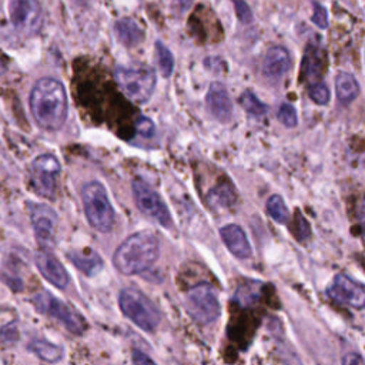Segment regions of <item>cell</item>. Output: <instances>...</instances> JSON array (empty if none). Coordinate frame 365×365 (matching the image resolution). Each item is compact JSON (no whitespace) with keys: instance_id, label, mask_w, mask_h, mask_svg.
<instances>
[{"instance_id":"cell-20","label":"cell","mask_w":365,"mask_h":365,"mask_svg":"<svg viewBox=\"0 0 365 365\" xmlns=\"http://www.w3.org/2000/svg\"><path fill=\"white\" fill-rule=\"evenodd\" d=\"M205 201L210 208L212 210H224L230 208L235 204L237 195L231 184L228 182H221L215 187H212L205 197Z\"/></svg>"},{"instance_id":"cell-13","label":"cell","mask_w":365,"mask_h":365,"mask_svg":"<svg viewBox=\"0 0 365 365\" xmlns=\"http://www.w3.org/2000/svg\"><path fill=\"white\" fill-rule=\"evenodd\" d=\"M289 68H291V57L288 50L282 46H275L267 51L262 60L261 73L265 80L275 84L282 80V77L288 73Z\"/></svg>"},{"instance_id":"cell-3","label":"cell","mask_w":365,"mask_h":365,"mask_svg":"<svg viewBox=\"0 0 365 365\" xmlns=\"http://www.w3.org/2000/svg\"><path fill=\"white\" fill-rule=\"evenodd\" d=\"M80 195L88 224L100 232L111 231L115 212L104 185L98 181H90L83 185Z\"/></svg>"},{"instance_id":"cell-8","label":"cell","mask_w":365,"mask_h":365,"mask_svg":"<svg viewBox=\"0 0 365 365\" xmlns=\"http://www.w3.org/2000/svg\"><path fill=\"white\" fill-rule=\"evenodd\" d=\"M60 170V163L53 154H41L36 157L30 165V184L33 190L40 197L48 200L54 198Z\"/></svg>"},{"instance_id":"cell-17","label":"cell","mask_w":365,"mask_h":365,"mask_svg":"<svg viewBox=\"0 0 365 365\" xmlns=\"http://www.w3.org/2000/svg\"><path fill=\"white\" fill-rule=\"evenodd\" d=\"M67 257L81 272H84L88 277L98 274L103 268L101 257L94 250L90 248L70 251Z\"/></svg>"},{"instance_id":"cell-28","label":"cell","mask_w":365,"mask_h":365,"mask_svg":"<svg viewBox=\"0 0 365 365\" xmlns=\"http://www.w3.org/2000/svg\"><path fill=\"white\" fill-rule=\"evenodd\" d=\"M237 13V17L241 23L248 24L252 21V10L250 9V6L247 4L245 0H231Z\"/></svg>"},{"instance_id":"cell-2","label":"cell","mask_w":365,"mask_h":365,"mask_svg":"<svg viewBox=\"0 0 365 365\" xmlns=\"http://www.w3.org/2000/svg\"><path fill=\"white\" fill-rule=\"evenodd\" d=\"M160 255V242L154 232L138 231L127 237L114 251L113 264L124 275L141 274L151 268Z\"/></svg>"},{"instance_id":"cell-34","label":"cell","mask_w":365,"mask_h":365,"mask_svg":"<svg viewBox=\"0 0 365 365\" xmlns=\"http://www.w3.org/2000/svg\"><path fill=\"white\" fill-rule=\"evenodd\" d=\"M73 1H76L77 4H87L90 0H73Z\"/></svg>"},{"instance_id":"cell-5","label":"cell","mask_w":365,"mask_h":365,"mask_svg":"<svg viewBox=\"0 0 365 365\" xmlns=\"http://www.w3.org/2000/svg\"><path fill=\"white\" fill-rule=\"evenodd\" d=\"M118 304L121 312L143 331H154L161 321V314L157 307L137 288L130 287L121 289Z\"/></svg>"},{"instance_id":"cell-26","label":"cell","mask_w":365,"mask_h":365,"mask_svg":"<svg viewBox=\"0 0 365 365\" xmlns=\"http://www.w3.org/2000/svg\"><path fill=\"white\" fill-rule=\"evenodd\" d=\"M277 117L279 120V123L288 128H292L298 124V117H297V111L294 108L292 104H288V103H284L279 106L278 108V113H277Z\"/></svg>"},{"instance_id":"cell-23","label":"cell","mask_w":365,"mask_h":365,"mask_svg":"<svg viewBox=\"0 0 365 365\" xmlns=\"http://www.w3.org/2000/svg\"><path fill=\"white\" fill-rule=\"evenodd\" d=\"M267 212L268 215L278 224H285L289 218V212L288 208L282 200L281 195L274 194L268 198L267 201Z\"/></svg>"},{"instance_id":"cell-4","label":"cell","mask_w":365,"mask_h":365,"mask_svg":"<svg viewBox=\"0 0 365 365\" xmlns=\"http://www.w3.org/2000/svg\"><path fill=\"white\" fill-rule=\"evenodd\" d=\"M114 78L121 91L138 104H144L150 100L157 83L155 71L145 64L117 66Z\"/></svg>"},{"instance_id":"cell-6","label":"cell","mask_w":365,"mask_h":365,"mask_svg":"<svg viewBox=\"0 0 365 365\" xmlns=\"http://www.w3.org/2000/svg\"><path fill=\"white\" fill-rule=\"evenodd\" d=\"M31 302L38 312L60 322L71 334L80 335L87 328L86 319L81 314L47 291L37 292Z\"/></svg>"},{"instance_id":"cell-30","label":"cell","mask_w":365,"mask_h":365,"mask_svg":"<svg viewBox=\"0 0 365 365\" xmlns=\"http://www.w3.org/2000/svg\"><path fill=\"white\" fill-rule=\"evenodd\" d=\"M135 128H137V133L145 138L148 137H153L154 133H155V125L154 123L147 118V117H138V120L135 121Z\"/></svg>"},{"instance_id":"cell-14","label":"cell","mask_w":365,"mask_h":365,"mask_svg":"<svg viewBox=\"0 0 365 365\" xmlns=\"http://www.w3.org/2000/svg\"><path fill=\"white\" fill-rule=\"evenodd\" d=\"M34 262L40 274L57 288H66L68 284V274L63 264L47 250H41L36 254Z\"/></svg>"},{"instance_id":"cell-21","label":"cell","mask_w":365,"mask_h":365,"mask_svg":"<svg viewBox=\"0 0 365 365\" xmlns=\"http://www.w3.org/2000/svg\"><path fill=\"white\" fill-rule=\"evenodd\" d=\"M29 348L46 362H57L63 356V348L46 339H34L30 342Z\"/></svg>"},{"instance_id":"cell-22","label":"cell","mask_w":365,"mask_h":365,"mask_svg":"<svg viewBox=\"0 0 365 365\" xmlns=\"http://www.w3.org/2000/svg\"><path fill=\"white\" fill-rule=\"evenodd\" d=\"M155 58L163 77H170L174 71V56L171 50L161 41H155Z\"/></svg>"},{"instance_id":"cell-27","label":"cell","mask_w":365,"mask_h":365,"mask_svg":"<svg viewBox=\"0 0 365 365\" xmlns=\"http://www.w3.org/2000/svg\"><path fill=\"white\" fill-rule=\"evenodd\" d=\"M308 94L311 100L319 106H325L329 101V90L324 83H315L308 87Z\"/></svg>"},{"instance_id":"cell-16","label":"cell","mask_w":365,"mask_h":365,"mask_svg":"<svg viewBox=\"0 0 365 365\" xmlns=\"http://www.w3.org/2000/svg\"><path fill=\"white\" fill-rule=\"evenodd\" d=\"M220 235L230 252L241 259L250 258L252 254L251 244L244 230L237 224H227L220 230Z\"/></svg>"},{"instance_id":"cell-25","label":"cell","mask_w":365,"mask_h":365,"mask_svg":"<svg viewBox=\"0 0 365 365\" xmlns=\"http://www.w3.org/2000/svg\"><path fill=\"white\" fill-rule=\"evenodd\" d=\"M319 71V56L317 50H312V47L307 48V53L302 60V76L308 78H314L318 76Z\"/></svg>"},{"instance_id":"cell-12","label":"cell","mask_w":365,"mask_h":365,"mask_svg":"<svg viewBox=\"0 0 365 365\" xmlns=\"http://www.w3.org/2000/svg\"><path fill=\"white\" fill-rule=\"evenodd\" d=\"M41 6L37 0H13L10 3V21L24 34L36 33L41 26Z\"/></svg>"},{"instance_id":"cell-10","label":"cell","mask_w":365,"mask_h":365,"mask_svg":"<svg viewBox=\"0 0 365 365\" xmlns=\"http://www.w3.org/2000/svg\"><path fill=\"white\" fill-rule=\"evenodd\" d=\"M29 212L34 235L40 247L43 250L53 247L57 228V214L54 210L46 204L29 202Z\"/></svg>"},{"instance_id":"cell-33","label":"cell","mask_w":365,"mask_h":365,"mask_svg":"<svg viewBox=\"0 0 365 365\" xmlns=\"http://www.w3.org/2000/svg\"><path fill=\"white\" fill-rule=\"evenodd\" d=\"M342 365H365L364 358L358 352H348L342 358Z\"/></svg>"},{"instance_id":"cell-9","label":"cell","mask_w":365,"mask_h":365,"mask_svg":"<svg viewBox=\"0 0 365 365\" xmlns=\"http://www.w3.org/2000/svg\"><path fill=\"white\" fill-rule=\"evenodd\" d=\"M133 195L135 205L143 214L153 218L165 228L171 225V215L165 202L145 181L141 178H135L133 181Z\"/></svg>"},{"instance_id":"cell-1","label":"cell","mask_w":365,"mask_h":365,"mask_svg":"<svg viewBox=\"0 0 365 365\" xmlns=\"http://www.w3.org/2000/svg\"><path fill=\"white\" fill-rule=\"evenodd\" d=\"M30 111L36 124L46 131H57L63 127L68 101L61 81L53 77H41L34 83L29 97Z\"/></svg>"},{"instance_id":"cell-11","label":"cell","mask_w":365,"mask_h":365,"mask_svg":"<svg viewBox=\"0 0 365 365\" xmlns=\"http://www.w3.org/2000/svg\"><path fill=\"white\" fill-rule=\"evenodd\" d=\"M327 294L331 299L338 304H344L356 309L365 305V288L361 282L346 277L345 274H336L329 285L327 287Z\"/></svg>"},{"instance_id":"cell-32","label":"cell","mask_w":365,"mask_h":365,"mask_svg":"<svg viewBox=\"0 0 365 365\" xmlns=\"http://www.w3.org/2000/svg\"><path fill=\"white\" fill-rule=\"evenodd\" d=\"M131 358L134 365H157L148 355H145L140 349H134L131 354Z\"/></svg>"},{"instance_id":"cell-31","label":"cell","mask_w":365,"mask_h":365,"mask_svg":"<svg viewBox=\"0 0 365 365\" xmlns=\"http://www.w3.org/2000/svg\"><path fill=\"white\" fill-rule=\"evenodd\" d=\"M295 227H297L295 237L298 240H304V238H307L309 235V225H308V222L305 221V218L299 212H297V215H295Z\"/></svg>"},{"instance_id":"cell-7","label":"cell","mask_w":365,"mask_h":365,"mask_svg":"<svg viewBox=\"0 0 365 365\" xmlns=\"http://www.w3.org/2000/svg\"><path fill=\"white\" fill-rule=\"evenodd\" d=\"M184 307L188 315L201 325L214 322L221 312L215 288L204 282L191 287L185 292Z\"/></svg>"},{"instance_id":"cell-15","label":"cell","mask_w":365,"mask_h":365,"mask_svg":"<svg viewBox=\"0 0 365 365\" xmlns=\"http://www.w3.org/2000/svg\"><path fill=\"white\" fill-rule=\"evenodd\" d=\"M205 103L208 111L221 123H227L232 117V103L231 97L221 83H211L207 91Z\"/></svg>"},{"instance_id":"cell-19","label":"cell","mask_w":365,"mask_h":365,"mask_svg":"<svg viewBox=\"0 0 365 365\" xmlns=\"http://www.w3.org/2000/svg\"><path fill=\"white\" fill-rule=\"evenodd\" d=\"M361 87L358 80L351 73H339L335 77L336 98L342 106H349L359 94Z\"/></svg>"},{"instance_id":"cell-18","label":"cell","mask_w":365,"mask_h":365,"mask_svg":"<svg viewBox=\"0 0 365 365\" xmlns=\"http://www.w3.org/2000/svg\"><path fill=\"white\" fill-rule=\"evenodd\" d=\"M114 33L117 38L127 47H134L144 38L143 27L131 17H123L115 21Z\"/></svg>"},{"instance_id":"cell-29","label":"cell","mask_w":365,"mask_h":365,"mask_svg":"<svg viewBox=\"0 0 365 365\" xmlns=\"http://www.w3.org/2000/svg\"><path fill=\"white\" fill-rule=\"evenodd\" d=\"M312 4H314V13H312V17H311L312 23L317 27H319V29H327L328 27V13H327V9L322 4L317 3V1H314Z\"/></svg>"},{"instance_id":"cell-24","label":"cell","mask_w":365,"mask_h":365,"mask_svg":"<svg viewBox=\"0 0 365 365\" xmlns=\"http://www.w3.org/2000/svg\"><path fill=\"white\" fill-rule=\"evenodd\" d=\"M240 104L242 108L252 115H262L268 111V106L264 104L252 91L247 90L240 96Z\"/></svg>"}]
</instances>
